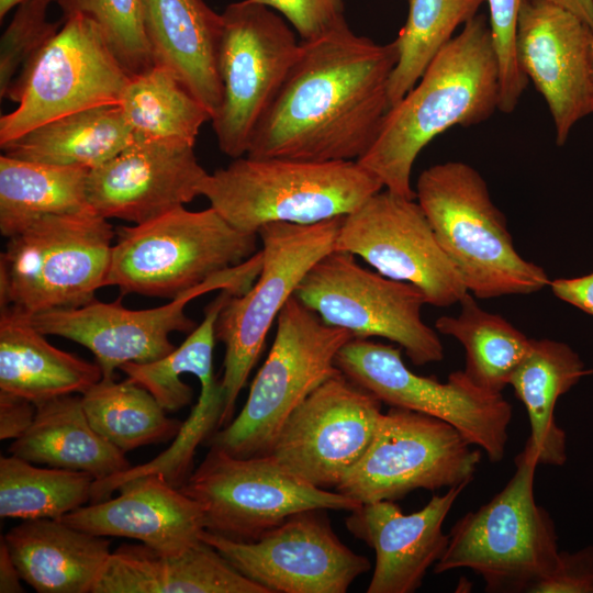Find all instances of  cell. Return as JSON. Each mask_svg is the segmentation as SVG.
<instances>
[{
	"mask_svg": "<svg viewBox=\"0 0 593 593\" xmlns=\"http://www.w3.org/2000/svg\"><path fill=\"white\" fill-rule=\"evenodd\" d=\"M395 42L378 44L347 25L302 42L245 156L305 161L359 160L389 111Z\"/></svg>",
	"mask_w": 593,
	"mask_h": 593,
	"instance_id": "1",
	"label": "cell"
},
{
	"mask_svg": "<svg viewBox=\"0 0 593 593\" xmlns=\"http://www.w3.org/2000/svg\"><path fill=\"white\" fill-rule=\"evenodd\" d=\"M499 65L490 24L475 15L435 56L417 83L387 112L370 149L357 160L387 189L416 199V157L454 126H471L499 110Z\"/></svg>",
	"mask_w": 593,
	"mask_h": 593,
	"instance_id": "2",
	"label": "cell"
},
{
	"mask_svg": "<svg viewBox=\"0 0 593 593\" xmlns=\"http://www.w3.org/2000/svg\"><path fill=\"white\" fill-rule=\"evenodd\" d=\"M415 195L474 298L530 294L549 286L545 269L516 250L506 219L475 168L463 161L433 165L419 175Z\"/></svg>",
	"mask_w": 593,
	"mask_h": 593,
	"instance_id": "3",
	"label": "cell"
},
{
	"mask_svg": "<svg viewBox=\"0 0 593 593\" xmlns=\"http://www.w3.org/2000/svg\"><path fill=\"white\" fill-rule=\"evenodd\" d=\"M382 189L357 160L242 156L208 174L201 195L231 225L257 234L268 223L314 224L345 216Z\"/></svg>",
	"mask_w": 593,
	"mask_h": 593,
	"instance_id": "4",
	"label": "cell"
},
{
	"mask_svg": "<svg viewBox=\"0 0 593 593\" xmlns=\"http://www.w3.org/2000/svg\"><path fill=\"white\" fill-rule=\"evenodd\" d=\"M515 463L506 485L452 526L435 573L467 568L482 577L488 592L532 593L556 570L560 551L555 523L534 495L538 463L525 449Z\"/></svg>",
	"mask_w": 593,
	"mask_h": 593,
	"instance_id": "5",
	"label": "cell"
},
{
	"mask_svg": "<svg viewBox=\"0 0 593 593\" xmlns=\"http://www.w3.org/2000/svg\"><path fill=\"white\" fill-rule=\"evenodd\" d=\"M257 242L258 234L237 230L211 206H180L115 230L105 286L172 300L253 257Z\"/></svg>",
	"mask_w": 593,
	"mask_h": 593,
	"instance_id": "6",
	"label": "cell"
},
{
	"mask_svg": "<svg viewBox=\"0 0 593 593\" xmlns=\"http://www.w3.org/2000/svg\"><path fill=\"white\" fill-rule=\"evenodd\" d=\"M115 230L92 210L44 216L8 238L0 307L27 315L71 309L107 287Z\"/></svg>",
	"mask_w": 593,
	"mask_h": 593,
	"instance_id": "7",
	"label": "cell"
},
{
	"mask_svg": "<svg viewBox=\"0 0 593 593\" xmlns=\"http://www.w3.org/2000/svg\"><path fill=\"white\" fill-rule=\"evenodd\" d=\"M271 349L239 414L215 432L210 448L234 457L267 455L290 414L323 382L340 373V348L355 336L325 324L292 295L277 317Z\"/></svg>",
	"mask_w": 593,
	"mask_h": 593,
	"instance_id": "8",
	"label": "cell"
},
{
	"mask_svg": "<svg viewBox=\"0 0 593 593\" xmlns=\"http://www.w3.org/2000/svg\"><path fill=\"white\" fill-rule=\"evenodd\" d=\"M344 216L314 224L268 223L257 234L261 268L253 286L231 295L215 333L224 345L223 412L219 426L233 417L235 403L262 351L267 334L307 271L335 249Z\"/></svg>",
	"mask_w": 593,
	"mask_h": 593,
	"instance_id": "9",
	"label": "cell"
},
{
	"mask_svg": "<svg viewBox=\"0 0 593 593\" xmlns=\"http://www.w3.org/2000/svg\"><path fill=\"white\" fill-rule=\"evenodd\" d=\"M21 70L5 99L18 107L0 118V145L59 116L119 103L128 75L99 26L74 13Z\"/></svg>",
	"mask_w": 593,
	"mask_h": 593,
	"instance_id": "10",
	"label": "cell"
},
{
	"mask_svg": "<svg viewBox=\"0 0 593 593\" xmlns=\"http://www.w3.org/2000/svg\"><path fill=\"white\" fill-rule=\"evenodd\" d=\"M294 295L329 326L359 338L378 336L396 343L415 366L444 358L437 331L422 318L424 293L363 268L350 253L334 249L321 258Z\"/></svg>",
	"mask_w": 593,
	"mask_h": 593,
	"instance_id": "11",
	"label": "cell"
},
{
	"mask_svg": "<svg viewBox=\"0 0 593 593\" xmlns=\"http://www.w3.org/2000/svg\"><path fill=\"white\" fill-rule=\"evenodd\" d=\"M217 67L222 103L212 126L222 153L245 156L298 55L293 31L275 10L243 0L222 13Z\"/></svg>",
	"mask_w": 593,
	"mask_h": 593,
	"instance_id": "12",
	"label": "cell"
},
{
	"mask_svg": "<svg viewBox=\"0 0 593 593\" xmlns=\"http://www.w3.org/2000/svg\"><path fill=\"white\" fill-rule=\"evenodd\" d=\"M180 489L200 504L205 530L235 540H254L302 511L361 505L307 483L270 455L234 457L214 448Z\"/></svg>",
	"mask_w": 593,
	"mask_h": 593,
	"instance_id": "13",
	"label": "cell"
},
{
	"mask_svg": "<svg viewBox=\"0 0 593 593\" xmlns=\"http://www.w3.org/2000/svg\"><path fill=\"white\" fill-rule=\"evenodd\" d=\"M471 446L443 419L390 406L370 446L335 490L363 504L396 501L417 489L469 484L481 460Z\"/></svg>",
	"mask_w": 593,
	"mask_h": 593,
	"instance_id": "14",
	"label": "cell"
},
{
	"mask_svg": "<svg viewBox=\"0 0 593 593\" xmlns=\"http://www.w3.org/2000/svg\"><path fill=\"white\" fill-rule=\"evenodd\" d=\"M400 347L354 337L338 351L335 363L348 379L389 406L407 409L443 419L492 462L503 459L508 439L512 406L502 393L485 392L462 370L447 382L410 370Z\"/></svg>",
	"mask_w": 593,
	"mask_h": 593,
	"instance_id": "15",
	"label": "cell"
},
{
	"mask_svg": "<svg viewBox=\"0 0 593 593\" xmlns=\"http://www.w3.org/2000/svg\"><path fill=\"white\" fill-rule=\"evenodd\" d=\"M260 268L259 249L243 264L154 309L130 310L119 300L112 303L93 300L78 307L26 315L43 334L85 346L96 357L103 378H113L114 370L125 363L150 362L172 351L176 347L169 334L192 332L197 327L184 312L190 301L214 290L227 289L236 295L243 294L253 286Z\"/></svg>",
	"mask_w": 593,
	"mask_h": 593,
	"instance_id": "16",
	"label": "cell"
},
{
	"mask_svg": "<svg viewBox=\"0 0 593 593\" xmlns=\"http://www.w3.org/2000/svg\"><path fill=\"white\" fill-rule=\"evenodd\" d=\"M325 511L293 514L254 540L209 530L201 538L269 593H345L371 564L337 537Z\"/></svg>",
	"mask_w": 593,
	"mask_h": 593,
	"instance_id": "17",
	"label": "cell"
},
{
	"mask_svg": "<svg viewBox=\"0 0 593 593\" xmlns=\"http://www.w3.org/2000/svg\"><path fill=\"white\" fill-rule=\"evenodd\" d=\"M335 249L360 257L390 279L415 286L436 307L459 303L468 293L416 199L387 189L343 217Z\"/></svg>",
	"mask_w": 593,
	"mask_h": 593,
	"instance_id": "18",
	"label": "cell"
},
{
	"mask_svg": "<svg viewBox=\"0 0 593 593\" xmlns=\"http://www.w3.org/2000/svg\"><path fill=\"white\" fill-rule=\"evenodd\" d=\"M382 413L377 396L340 372L290 414L267 455L316 488L336 489L370 446Z\"/></svg>",
	"mask_w": 593,
	"mask_h": 593,
	"instance_id": "19",
	"label": "cell"
},
{
	"mask_svg": "<svg viewBox=\"0 0 593 593\" xmlns=\"http://www.w3.org/2000/svg\"><path fill=\"white\" fill-rule=\"evenodd\" d=\"M593 29L548 0H524L516 24L521 70L545 99L562 146L573 126L593 113Z\"/></svg>",
	"mask_w": 593,
	"mask_h": 593,
	"instance_id": "20",
	"label": "cell"
},
{
	"mask_svg": "<svg viewBox=\"0 0 593 593\" xmlns=\"http://www.w3.org/2000/svg\"><path fill=\"white\" fill-rule=\"evenodd\" d=\"M208 174L192 145L135 137L113 158L89 170L88 204L108 220L142 224L201 195Z\"/></svg>",
	"mask_w": 593,
	"mask_h": 593,
	"instance_id": "21",
	"label": "cell"
},
{
	"mask_svg": "<svg viewBox=\"0 0 593 593\" xmlns=\"http://www.w3.org/2000/svg\"><path fill=\"white\" fill-rule=\"evenodd\" d=\"M468 484L433 495L419 511L404 514L394 501L363 503L350 511L347 530L374 550V570L367 593H413L449 540L444 521Z\"/></svg>",
	"mask_w": 593,
	"mask_h": 593,
	"instance_id": "22",
	"label": "cell"
},
{
	"mask_svg": "<svg viewBox=\"0 0 593 593\" xmlns=\"http://www.w3.org/2000/svg\"><path fill=\"white\" fill-rule=\"evenodd\" d=\"M118 490L119 496L80 506L60 521L97 536L136 539L163 553L181 552L201 540L200 504L160 472L130 478Z\"/></svg>",
	"mask_w": 593,
	"mask_h": 593,
	"instance_id": "23",
	"label": "cell"
},
{
	"mask_svg": "<svg viewBox=\"0 0 593 593\" xmlns=\"http://www.w3.org/2000/svg\"><path fill=\"white\" fill-rule=\"evenodd\" d=\"M92 593H269L202 538L178 553L143 544L111 552Z\"/></svg>",
	"mask_w": 593,
	"mask_h": 593,
	"instance_id": "24",
	"label": "cell"
},
{
	"mask_svg": "<svg viewBox=\"0 0 593 593\" xmlns=\"http://www.w3.org/2000/svg\"><path fill=\"white\" fill-rule=\"evenodd\" d=\"M142 10L154 65L171 70L213 119L222 103V13L203 0H142Z\"/></svg>",
	"mask_w": 593,
	"mask_h": 593,
	"instance_id": "25",
	"label": "cell"
},
{
	"mask_svg": "<svg viewBox=\"0 0 593 593\" xmlns=\"http://www.w3.org/2000/svg\"><path fill=\"white\" fill-rule=\"evenodd\" d=\"M21 579L40 593H92L110 541L60 519H24L3 537Z\"/></svg>",
	"mask_w": 593,
	"mask_h": 593,
	"instance_id": "26",
	"label": "cell"
},
{
	"mask_svg": "<svg viewBox=\"0 0 593 593\" xmlns=\"http://www.w3.org/2000/svg\"><path fill=\"white\" fill-rule=\"evenodd\" d=\"M29 316L0 307V390L35 404L55 396L85 393L103 378L100 366L48 343Z\"/></svg>",
	"mask_w": 593,
	"mask_h": 593,
	"instance_id": "27",
	"label": "cell"
},
{
	"mask_svg": "<svg viewBox=\"0 0 593 593\" xmlns=\"http://www.w3.org/2000/svg\"><path fill=\"white\" fill-rule=\"evenodd\" d=\"M26 461L89 473L105 480L131 468L125 452L91 426L81 396L64 394L36 403L30 428L9 447Z\"/></svg>",
	"mask_w": 593,
	"mask_h": 593,
	"instance_id": "28",
	"label": "cell"
},
{
	"mask_svg": "<svg viewBox=\"0 0 593 593\" xmlns=\"http://www.w3.org/2000/svg\"><path fill=\"white\" fill-rule=\"evenodd\" d=\"M568 344L553 339H532V346L513 372L508 385L524 404L530 435L525 450L539 465L562 466L567 460L566 433L555 418L558 399L583 377L592 374Z\"/></svg>",
	"mask_w": 593,
	"mask_h": 593,
	"instance_id": "29",
	"label": "cell"
},
{
	"mask_svg": "<svg viewBox=\"0 0 593 593\" xmlns=\"http://www.w3.org/2000/svg\"><path fill=\"white\" fill-rule=\"evenodd\" d=\"M134 139L120 104L111 103L59 116L0 146L18 159L91 170Z\"/></svg>",
	"mask_w": 593,
	"mask_h": 593,
	"instance_id": "30",
	"label": "cell"
},
{
	"mask_svg": "<svg viewBox=\"0 0 593 593\" xmlns=\"http://www.w3.org/2000/svg\"><path fill=\"white\" fill-rule=\"evenodd\" d=\"M89 169L0 156V232L9 238L35 221L91 210Z\"/></svg>",
	"mask_w": 593,
	"mask_h": 593,
	"instance_id": "31",
	"label": "cell"
},
{
	"mask_svg": "<svg viewBox=\"0 0 593 593\" xmlns=\"http://www.w3.org/2000/svg\"><path fill=\"white\" fill-rule=\"evenodd\" d=\"M459 304V314L437 318L435 328L463 346L462 371L471 383L485 392L500 394L528 354L532 338L503 316L480 307L469 292Z\"/></svg>",
	"mask_w": 593,
	"mask_h": 593,
	"instance_id": "32",
	"label": "cell"
},
{
	"mask_svg": "<svg viewBox=\"0 0 593 593\" xmlns=\"http://www.w3.org/2000/svg\"><path fill=\"white\" fill-rule=\"evenodd\" d=\"M119 104L135 137L179 141L194 146L211 113L168 68L153 66L130 77Z\"/></svg>",
	"mask_w": 593,
	"mask_h": 593,
	"instance_id": "33",
	"label": "cell"
},
{
	"mask_svg": "<svg viewBox=\"0 0 593 593\" xmlns=\"http://www.w3.org/2000/svg\"><path fill=\"white\" fill-rule=\"evenodd\" d=\"M81 400L93 429L123 452L166 441L183 424L169 418L154 395L128 378L121 382L102 378Z\"/></svg>",
	"mask_w": 593,
	"mask_h": 593,
	"instance_id": "34",
	"label": "cell"
},
{
	"mask_svg": "<svg viewBox=\"0 0 593 593\" xmlns=\"http://www.w3.org/2000/svg\"><path fill=\"white\" fill-rule=\"evenodd\" d=\"M94 478L60 468H41L11 455L0 458V516L60 519L91 500Z\"/></svg>",
	"mask_w": 593,
	"mask_h": 593,
	"instance_id": "35",
	"label": "cell"
},
{
	"mask_svg": "<svg viewBox=\"0 0 593 593\" xmlns=\"http://www.w3.org/2000/svg\"><path fill=\"white\" fill-rule=\"evenodd\" d=\"M485 0H409V14L394 41L398 59L388 83L389 107L421 79L456 29L474 18Z\"/></svg>",
	"mask_w": 593,
	"mask_h": 593,
	"instance_id": "36",
	"label": "cell"
},
{
	"mask_svg": "<svg viewBox=\"0 0 593 593\" xmlns=\"http://www.w3.org/2000/svg\"><path fill=\"white\" fill-rule=\"evenodd\" d=\"M232 291L224 289L208 304L202 322L186 340L168 355L157 360L128 362L120 369L135 383L149 391L166 411H177L189 405L193 391L181 381L182 373L194 374L201 385H210L217 380L213 373V349L216 339L215 326L221 310Z\"/></svg>",
	"mask_w": 593,
	"mask_h": 593,
	"instance_id": "37",
	"label": "cell"
},
{
	"mask_svg": "<svg viewBox=\"0 0 593 593\" xmlns=\"http://www.w3.org/2000/svg\"><path fill=\"white\" fill-rule=\"evenodd\" d=\"M63 16L80 13L100 29L128 77L154 65L146 36L142 0H58Z\"/></svg>",
	"mask_w": 593,
	"mask_h": 593,
	"instance_id": "38",
	"label": "cell"
},
{
	"mask_svg": "<svg viewBox=\"0 0 593 593\" xmlns=\"http://www.w3.org/2000/svg\"><path fill=\"white\" fill-rule=\"evenodd\" d=\"M55 0H24L4 30L0 41V97L5 99L11 83L21 70L60 30L64 19H47L49 4Z\"/></svg>",
	"mask_w": 593,
	"mask_h": 593,
	"instance_id": "39",
	"label": "cell"
},
{
	"mask_svg": "<svg viewBox=\"0 0 593 593\" xmlns=\"http://www.w3.org/2000/svg\"><path fill=\"white\" fill-rule=\"evenodd\" d=\"M524 0H485L489 24L499 65V110H515L528 79L519 68L516 57V24Z\"/></svg>",
	"mask_w": 593,
	"mask_h": 593,
	"instance_id": "40",
	"label": "cell"
},
{
	"mask_svg": "<svg viewBox=\"0 0 593 593\" xmlns=\"http://www.w3.org/2000/svg\"><path fill=\"white\" fill-rule=\"evenodd\" d=\"M279 12L293 26L302 42L324 36L347 25L344 0H248Z\"/></svg>",
	"mask_w": 593,
	"mask_h": 593,
	"instance_id": "41",
	"label": "cell"
},
{
	"mask_svg": "<svg viewBox=\"0 0 593 593\" xmlns=\"http://www.w3.org/2000/svg\"><path fill=\"white\" fill-rule=\"evenodd\" d=\"M532 593H593V546L560 551L556 570Z\"/></svg>",
	"mask_w": 593,
	"mask_h": 593,
	"instance_id": "42",
	"label": "cell"
},
{
	"mask_svg": "<svg viewBox=\"0 0 593 593\" xmlns=\"http://www.w3.org/2000/svg\"><path fill=\"white\" fill-rule=\"evenodd\" d=\"M36 404L18 394L0 390V439H16L32 425Z\"/></svg>",
	"mask_w": 593,
	"mask_h": 593,
	"instance_id": "43",
	"label": "cell"
},
{
	"mask_svg": "<svg viewBox=\"0 0 593 593\" xmlns=\"http://www.w3.org/2000/svg\"><path fill=\"white\" fill-rule=\"evenodd\" d=\"M549 287L556 298L593 316V271L580 277L555 279Z\"/></svg>",
	"mask_w": 593,
	"mask_h": 593,
	"instance_id": "44",
	"label": "cell"
},
{
	"mask_svg": "<svg viewBox=\"0 0 593 593\" xmlns=\"http://www.w3.org/2000/svg\"><path fill=\"white\" fill-rule=\"evenodd\" d=\"M20 573L10 556L8 547L1 538L0 545V592H23Z\"/></svg>",
	"mask_w": 593,
	"mask_h": 593,
	"instance_id": "45",
	"label": "cell"
},
{
	"mask_svg": "<svg viewBox=\"0 0 593 593\" xmlns=\"http://www.w3.org/2000/svg\"><path fill=\"white\" fill-rule=\"evenodd\" d=\"M582 19L593 29V0H548Z\"/></svg>",
	"mask_w": 593,
	"mask_h": 593,
	"instance_id": "46",
	"label": "cell"
},
{
	"mask_svg": "<svg viewBox=\"0 0 593 593\" xmlns=\"http://www.w3.org/2000/svg\"><path fill=\"white\" fill-rule=\"evenodd\" d=\"M24 0H0V20L9 13L10 10L16 8ZM58 0H55L57 2Z\"/></svg>",
	"mask_w": 593,
	"mask_h": 593,
	"instance_id": "47",
	"label": "cell"
},
{
	"mask_svg": "<svg viewBox=\"0 0 593 593\" xmlns=\"http://www.w3.org/2000/svg\"><path fill=\"white\" fill-rule=\"evenodd\" d=\"M591 78H592V87H593V36H592V45H591Z\"/></svg>",
	"mask_w": 593,
	"mask_h": 593,
	"instance_id": "48",
	"label": "cell"
}]
</instances>
